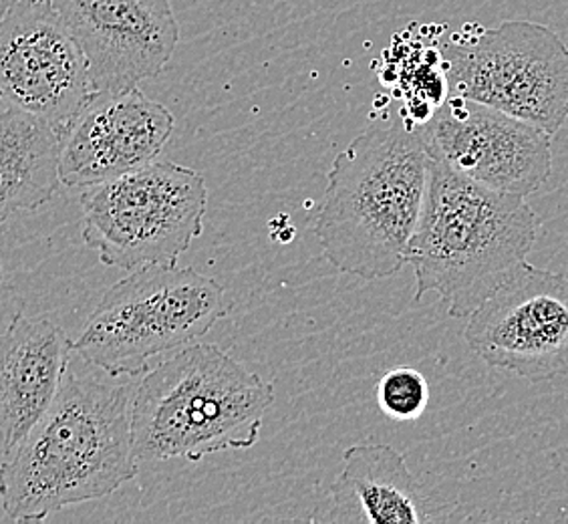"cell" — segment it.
Segmentation results:
<instances>
[{"label": "cell", "instance_id": "13", "mask_svg": "<svg viewBox=\"0 0 568 524\" xmlns=\"http://www.w3.org/2000/svg\"><path fill=\"white\" fill-rule=\"evenodd\" d=\"M71 355L63 328L17 313L0 333V458L21 444L53 402Z\"/></svg>", "mask_w": 568, "mask_h": 524}, {"label": "cell", "instance_id": "10", "mask_svg": "<svg viewBox=\"0 0 568 524\" xmlns=\"http://www.w3.org/2000/svg\"><path fill=\"white\" fill-rule=\"evenodd\" d=\"M419 131L429 158L498 192L528 198L552 172L550 133L471 99L449 95Z\"/></svg>", "mask_w": 568, "mask_h": 524}, {"label": "cell", "instance_id": "12", "mask_svg": "<svg viewBox=\"0 0 568 524\" xmlns=\"http://www.w3.org/2000/svg\"><path fill=\"white\" fill-rule=\"evenodd\" d=\"M174 113L140 85L95 93L67 133L59 162L61 184L98 187L152 164L170 142Z\"/></svg>", "mask_w": 568, "mask_h": 524}, {"label": "cell", "instance_id": "5", "mask_svg": "<svg viewBox=\"0 0 568 524\" xmlns=\"http://www.w3.org/2000/svg\"><path fill=\"white\" fill-rule=\"evenodd\" d=\"M229 311L219 281L175 262L148 264L111 286L71 350L101 372L133 380L155 357L204 337Z\"/></svg>", "mask_w": 568, "mask_h": 524}, {"label": "cell", "instance_id": "2", "mask_svg": "<svg viewBox=\"0 0 568 524\" xmlns=\"http://www.w3.org/2000/svg\"><path fill=\"white\" fill-rule=\"evenodd\" d=\"M429 153L419 128L375 123L337 153L315 234L339 273L377 281L407 264L427 190Z\"/></svg>", "mask_w": 568, "mask_h": 524}, {"label": "cell", "instance_id": "15", "mask_svg": "<svg viewBox=\"0 0 568 524\" xmlns=\"http://www.w3.org/2000/svg\"><path fill=\"white\" fill-rule=\"evenodd\" d=\"M69 128L11 105L0 110V224L53 200Z\"/></svg>", "mask_w": 568, "mask_h": 524}, {"label": "cell", "instance_id": "3", "mask_svg": "<svg viewBox=\"0 0 568 524\" xmlns=\"http://www.w3.org/2000/svg\"><path fill=\"white\" fill-rule=\"evenodd\" d=\"M538 226L526 198L481 187L429 158L424 208L407 254L416 301L436 293L449 318H470L526 262Z\"/></svg>", "mask_w": 568, "mask_h": 524}, {"label": "cell", "instance_id": "8", "mask_svg": "<svg viewBox=\"0 0 568 524\" xmlns=\"http://www.w3.org/2000/svg\"><path fill=\"white\" fill-rule=\"evenodd\" d=\"M464 339L490 367L528 382L568 375V279L523 262L481 303Z\"/></svg>", "mask_w": 568, "mask_h": 524}, {"label": "cell", "instance_id": "17", "mask_svg": "<svg viewBox=\"0 0 568 524\" xmlns=\"http://www.w3.org/2000/svg\"><path fill=\"white\" fill-rule=\"evenodd\" d=\"M14 2L17 0H0V19L4 17V12L9 11Z\"/></svg>", "mask_w": 568, "mask_h": 524}, {"label": "cell", "instance_id": "16", "mask_svg": "<svg viewBox=\"0 0 568 524\" xmlns=\"http://www.w3.org/2000/svg\"><path fill=\"white\" fill-rule=\"evenodd\" d=\"M429 404V383L414 367H395L377 383V405L395 422H414Z\"/></svg>", "mask_w": 568, "mask_h": 524}, {"label": "cell", "instance_id": "18", "mask_svg": "<svg viewBox=\"0 0 568 524\" xmlns=\"http://www.w3.org/2000/svg\"><path fill=\"white\" fill-rule=\"evenodd\" d=\"M0 281H2V262H0Z\"/></svg>", "mask_w": 568, "mask_h": 524}, {"label": "cell", "instance_id": "4", "mask_svg": "<svg viewBox=\"0 0 568 524\" xmlns=\"http://www.w3.org/2000/svg\"><path fill=\"white\" fill-rule=\"evenodd\" d=\"M274 385L214 343H192L140 375L133 387L138 462L206 456L256 446Z\"/></svg>", "mask_w": 568, "mask_h": 524}, {"label": "cell", "instance_id": "9", "mask_svg": "<svg viewBox=\"0 0 568 524\" xmlns=\"http://www.w3.org/2000/svg\"><path fill=\"white\" fill-rule=\"evenodd\" d=\"M95 95L88 59L53 0H17L0 19V99L71 125Z\"/></svg>", "mask_w": 568, "mask_h": 524}, {"label": "cell", "instance_id": "7", "mask_svg": "<svg viewBox=\"0 0 568 524\" xmlns=\"http://www.w3.org/2000/svg\"><path fill=\"white\" fill-rule=\"evenodd\" d=\"M449 95L471 99L557 135L568 120V47L540 22L504 21L442 43Z\"/></svg>", "mask_w": 568, "mask_h": 524}, {"label": "cell", "instance_id": "11", "mask_svg": "<svg viewBox=\"0 0 568 524\" xmlns=\"http://www.w3.org/2000/svg\"><path fill=\"white\" fill-rule=\"evenodd\" d=\"M88 59L95 93L138 88L164 71L180 41L170 0H53Z\"/></svg>", "mask_w": 568, "mask_h": 524}, {"label": "cell", "instance_id": "6", "mask_svg": "<svg viewBox=\"0 0 568 524\" xmlns=\"http://www.w3.org/2000/svg\"><path fill=\"white\" fill-rule=\"evenodd\" d=\"M83 242L111 269L172 264L202 236L209 208L204 175L186 165L152 162L85 188Z\"/></svg>", "mask_w": 568, "mask_h": 524}, {"label": "cell", "instance_id": "1", "mask_svg": "<svg viewBox=\"0 0 568 524\" xmlns=\"http://www.w3.org/2000/svg\"><path fill=\"white\" fill-rule=\"evenodd\" d=\"M135 383L101 372L71 350L55 397L0 464V503L17 523L110 496L138 476Z\"/></svg>", "mask_w": 568, "mask_h": 524}, {"label": "cell", "instance_id": "14", "mask_svg": "<svg viewBox=\"0 0 568 524\" xmlns=\"http://www.w3.org/2000/svg\"><path fill=\"white\" fill-rule=\"evenodd\" d=\"M333 518L351 523L419 524V492L412 470L387 444H359L343 454V470L331 486Z\"/></svg>", "mask_w": 568, "mask_h": 524}]
</instances>
